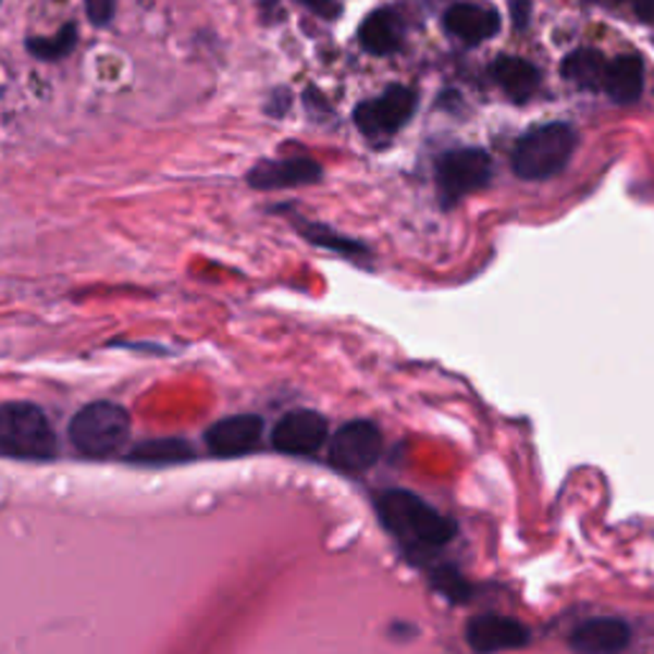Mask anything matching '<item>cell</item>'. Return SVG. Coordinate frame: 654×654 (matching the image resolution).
<instances>
[{
  "label": "cell",
  "mask_w": 654,
  "mask_h": 654,
  "mask_svg": "<svg viewBox=\"0 0 654 654\" xmlns=\"http://www.w3.org/2000/svg\"><path fill=\"white\" fill-rule=\"evenodd\" d=\"M377 514L386 532L399 540L409 553H430V550L445 547L458 532L451 517L432 509L424 498L404 489H388L379 494Z\"/></svg>",
  "instance_id": "6da1fadb"
},
{
  "label": "cell",
  "mask_w": 654,
  "mask_h": 654,
  "mask_svg": "<svg viewBox=\"0 0 654 654\" xmlns=\"http://www.w3.org/2000/svg\"><path fill=\"white\" fill-rule=\"evenodd\" d=\"M578 146V134L568 123H545L527 131L514 146L511 169L519 180L545 182L560 174L572 159Z\"/></svg>",
  "instance_id": "7a4b0ae2"
},
{
  "label": "cell",
  "mask_w": 654,
  "mask_h": 654,
  "mask_svg": "<svg viewBox=\"0 0 654 654\" xmlns=\"http://www.w3.org/2000/svg\"><path fill=\"white\" fill-rule=\"evenodd\" d=\"M0 451L16 460H51L57 455V435L41 407L28 402H9L0 409Z\"/></svg>",
  "instance_id": "3957f363"
},
{
  "label": "cell",
  "mask_w": 654,
  "mask_h": 654,
  "mask_svg": "<svg viewBox=\"0 0 654 654\" xmlns=\"http://www.w3.org/2000/svg\"><path fill=\"white\" fill-rule=\"evenodd\" d=\"M131 417L121 404L92 402L70 422V440L87 458H106L121 451L128 440Z\"/></svg>",
  "instance_id": "277c9868"
},
{
  "label": "cell",
  "mask_w": 654,
  "mask_h": 654,
  "mask_svg": "<svg viewBox=\"0 0 654 654\" xmlns=\"http://www.w3.org/2000/svg\"><path fill=\"white\" fill-rule=\"evenodd\" d=\"M491 174H494V161L483 149H455L443 153L435 166L440 202L453 208L462 197L486 187Z\"/></svg>",
  "instance_id": "5b68a950"
},
{
  "label": "cell",
  "mask_w": 654,
  "mask_h": 654,
  "mask_svg": "<svg viewBox=\"0 0 654 654\" xmlns=\"http://www.w3.org/2000/svg\"><path fill=\"white\" fill-rule=\"evenodd\" d=\"M417 110V92L407 85L386 87L379 98L366 100L356 108L353 121L371 141H386L407 126Z\"/></svg>",
  "instance_id": "8992f818"
},
{
  "label": "cell",
  "mask_w": 654,
  "mask_h": 654,
  "mask_svg": "<svg viewBox=\"0 0 654 654\" xmlns=\"http://www.w3.org/2000/svg\"><path fill=\"white\" fill-rule=\"evenodd\" d=\"M381 451H384V437L377 424L369 420H353L345 422L330 437L328 460L343 473H361L379 460Z\"/></svg>",
  "instance_id": "52a82bcc"
},
{
  "label": "cell",
  "mask_w": 654,
  "mask_h": 654,
  "mask_svg": "<svg viewBox=\"0 0 654 654\" xmlns=\"http://www.w3.org/2000/svg\"><path fill=\"white\" fill-rule=\"evenodd\" d=\"M328 440V420L320 411L294 409L284 415L271 430V445L284 455H314Z\"/></svg>",
  "instance_id": "ba28073f"
},
{
  "label": "cell",
  "mask_w": 654,
  "mask_h": 654,
  "mask_svg": "<svg viewBox=\"0 0 654 654\" xmlns=\"http://www.w3.org/2000/svg\"><path fill=\"white\" fill-rule=\"evenodd\" d=\"M466 639L470 650L491 654L504 650H521L529 644V629L525 624L502 614H479L468 621Z\"/></svg>",
  "instance_id": "9c48e42d"
},
{
  "label": "cell",
  "mask_w": 654,
  "mask_h": 654,
  "mask_svg": "<svg viewBox=\"0 0 654 654\" xmlns=\"http://www.w3.org/2000/svg\"><path fill=\"white\" fill-rule=\"evenodd\" d=\"M263 437V420L259 415H233L212 424L205 432V445L218 458H238L251 453Z\"/></svg>",
  "instance_id": "30bf717a"
},
{
  "label": "cell",
  "mask_w": 654,
  "mask_h": 654,
  "mask_svg": "<svg viewBox=\"0 0 654 654\" xmlns=\"http://www.w3.org/2000/svg\"><path fill=\"white\" fill-rule=\"evenodd\" d=\"M246 180L254 189H284L312 185V182L322 180V166L307 157L259 161V164L246 174Z\"/></svg>",
  "instance_id": "8fae6325"
},
{
  "label": "cell",
  "mask_w": 654,
  "mask_h": 654,
  "mask_svg": "<svg viewBox=\"0 0 654 654\" xmlns=\"http://www.w3.org/2000/svg\"><path fill=\"white\" fill-rule=\"evenodd\" d=\"M631 629L621 619H591L572 631L570 646L580 654H612L627 650Z\"/></svg>",
  "instance_id": "7c38bea8"
},
{
  "label": "cell",
  "mask_w": 654,
  "mask_h": 654,
  "mask_svg": "<svg viewBox=\"0 0 654 654\" xmlns=\"http://www.w3.org/2000/svg\"><path fill=\"white\" fill-rule=\"evenodd\" d=\"M445 28L462 44H481L494 39L502 28V16L494 9L476 3H455L445 13Z\"/></svg>",
  "instance_id": "4fadbf2b"
},
{
  "label": "cell",
  "mask_w": 654,
  "mask_h": 654,
  "mask_svg": "<svg viewBox=\"0 0 654 654\" xmlns=\"http://www.w3.org/2000/svg\"><path fill=\"white\" fill-rule=\"evenodd\" d=\"M358 41H361V47L369 51V54H377V57L394 54L404 41V24L399 13L392 9L373 11L361 24Z\"/></svg>",
  "instance_id": "5bb4252c"
},
{
  "label": "cell",
  "mask_w": 654,
  "mask_h": 654,
  "mask_svg": "<svg viewBox=\"0 0 654 654\" xmlns=\"http://www.w3.org/2000/svg\"><path fill=\"white\" fill-rule=\"evenodd\" d=\"M491 77L514 102H527L540 87V70L519 57H498L491 67Z\"/></svg>",
  "instance_id": "9a60e30c"
},
{
  "label": "cell",
  "mask_w": 654,
  "mask_h": 654,
  "mask_svg": "<svg viewBox=\"0 0 654 654\" xmlns=\"http://www.w3.org/2000/svg\"><path fill=\"white\" fill-rule=\"evenodd\" d=\"M608 98L619 106H631L642 98L644 90V64L642 59L634 54H624L616 57L612 64H608V75H606V87Z\"/></svg>",
  "instance_id": "2e32d148"
},
{
  "label": "cell",
  "mask_w": 654,
  "mask_h": 654,
  "mask_svg": "<svg viewBox=\"0 0 654 654\" xmlns=\"http://www.w3.org/2000/svg\"><path fill=\"white\" fill-rule=\"evenodd\" d=\"M606 57L596 49H578L565 57L563 77L568 83L583 87V90H604L608 75Z\"/></svg>",
  "instance_id": "e0dca14e"
},
{
  "label": "cell",
  "mask_w": 654,
  "mask_h": 654,
  "mask_svg": "<svg viewBox=\"0 0 654 654\" xmlns=\"http://www.w3.org/2000/svg\"><path fill=\"white\" fill-rule=\"evenodd\" d=\"M193 445L180 437H157L146 440L128 453L131 462H141V466H174V462L193 460Z\"/></svg>",
  "instance_id": "ac0fdd59"
},
{
  "label": "cell",
  "mask_w": 654,
  "mask_h": 654,
  "mask_svg": "<svg viewBox=\"0 0 654 654\" xmlns=\"http://www.w3.org/2000/svg\"><path fill=\"white\" fill-rule=\"evenodd\" d=\"M77 44V32L75 24H67L51 39H28L26 47L36 59H44V62H54V59L67 57Z\"/></svg>",
  "instance_id": "d6986e66"
},
{
  "label": "cell",
  "mask_w": 654,
  "mask_h": 654,
  "mask_svg": "<svg viewBox=\"0 0 654 654\" xmlns=\"http://www.w3.org/2000/svg\"><path fill=\"white\" fill-rule=\"evenodd\" d=\"M432 588H435L437 593H443L451 604H466V601L473 596L468 580L460 576L458 568H451V565L432 572Z\"/></svg>",
  "instance_id": "ffe728a7"
},
{
  "label": "cell",
  "mask_w": 654,
  "mask_h": 654,
  "mask_svg": "<svg viewBox=\"0 0 654 654\" xmlns=\"http://www.w3.org/2000/svg\"><path fill=\"white\" fill-rule=\"evenodd\" d=\"M307 227H303V233L307 235V238L312 240V244L318 246H325L330 248V251H337L343 256H358V254H366V246L363 244H356V240L350 238H343V235H337L330 231L328 225H320V223H305Z\"/></svg>",
  "instance_id": "44dd1931"
},
{
  "label": "cell",
  "mask_w": 654,
  "mask_h": 654,
  "mask_svg": "<svg viewBox=\"0 0 654 654\" xmlns=\"http://www.w3.org/2000/svg\"><path fill=\"white\" fill-rule=\"evenodd\" d=\"M115 5L118 0H85L87 18L92 26H108L115 16Z\"/></svg>",
  "instance_id": "7402d4cb"
},
{
  "label": "cell",
  "mask_w": 654,
  "mask_h": 654,
  "mask_svg": "<svg viewBox=\"0 0 654 654\" xmlns=\"http://www.w3.org/2000/svg\"><path fill=\"white\" fill-rule=\"evenodd\" d=\"M299 3L307 5L312 13H318L320 18H337L341 16V3L337 0H299Z\"/></svg>",
  "instance_id": "603a6c76"
},
{
  "label": "cell",
  "mask_w": 654,
  "mask_h": 654,
  "mask_svg": "<svg viewBox=\"0 0 654 654\" xmlns=\"http://www.w3.org/2000/svg\"><path fill=\"white\" fill-rule=\"evenodd\" d=\"M529 11H532L529 0H511V16L517 28H525L529 24Z\"/></svg>",
  "instance_id": "cb8c5ba5"
},
{
  "label": "cell",
  "mask_w": 654,
  "mask_h": 654,
  "mask_svg": "<svg viewBox=\"0 0 654 654\" xmlns=\"http://www.w3.org/2000/svg\"><path fill=\"white\" fill-rule=\"evenodd\" d=\"M631 3H634V11L639 18L654 21V0H631Z\"/></svg>",
  "instance_id": "d4e9b609"
}]
</instances>
